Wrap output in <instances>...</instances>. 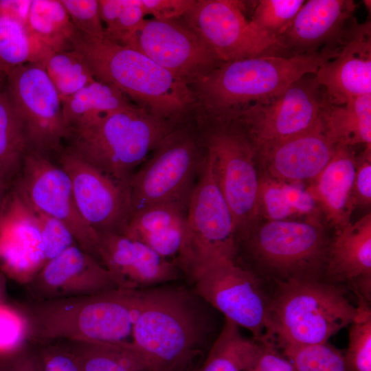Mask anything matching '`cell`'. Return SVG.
I'll return each instance as SVG.
<instances>
[{"label":"cell","instance_id":"cell-40","mask_svg":"<svg viewBox=\"0 0 371 371\" xmlns=\"http://www.w3.org/2000/svg\"><path fill=\"white\" fill-rule=\"evenodd\" d=\"M30 344L38 371H82L74 355L61 343Z\"/></svg>","mask_w":371,"mask_h":371},{"label":"cell","instance_id":"cell-50","mask_svg":"<svg viewBox=\"0 0 371 371\" xmlns=\"http://www.w3.org/2000/svg\"><path fill=\"white\" fill-rule=\"evenodd\" d=\"M9 187L4 181L0 179V206Z\"/></svg>","mask_w":371,"mask_h":371},{"label":"cell","instance_id":"cell-8","mask_svg":"<svg viewBox=\"0 0 371 371\" xmlns=\"http://www.w3.org/2000/svg\"><path fill=\"white\" fill-rule=\"evenodd\" d=\"M236 254L233 216L205 154L203 166L189 201L183 244L175 265L192 284L214 264L235 260Z\"/></svg>","mask_w":371,"mask_h":371},{"label":"cell","instance_id":"cell-42","mask_svg":"<svg viewBox=\"0 0 371 371\" xmlns=\"http://www.w3.org/2000/svg\"><path fill=\"white\" fill-rule=\"evenodd\" d=\"M28 342L27 325L17 308L0 306V355L14 351Z\"/></svg>","mask_w":371,"mask_h":371},{"label":"cell","instance_id":"cell-28","mask_svg":"<svg viewBox=\"0 0 371 371\" xmlns=\"http://www.w3.org/2000/svg\"><path fill=\"white\" fill-rule=\"evenodd\" d=\"M58 342L74 355L82 371H154L149 361L132 342Z\"/></svg>","mask_w":371,"mask_h":371},{"label":"cell","instance_id":"cell-22","mask_svg":"<svg viewBox=\"0 0 371 371\" xmlns=\"http://www.w3.org/2000/svg\"><path fill=\"white\" fill-rule=\"evenodd\" d=\"M336 146L322 122L311 130L256 150L257 161L269 177L280 181H313L331 159Z\"/></svg>","mask_w":371,"mask_h":371},{"label":"cell","instance_id":"cell-31","mask_svg":"<svg viewBox=\"0 0 371 371\" xmlns=\"http://www.w3.org/2000/svg\"><path fill=\"white\" fill-rule=\"evenodd\" d=\"M27 24L36 40L50 52L72 49L78 31L60 0H31Z\"/></svg>","mask_w":371,"mask_h":371},{"label":"cell","instance_id":"cell-43","mask_svg":"<svg viewBox=\"0 0 371 371\" xmlns=\"http://www.w3.org/2000/svg\"><path fill=\"white\" fill-rule=\"evenodd\" d=\"M243 371H295L271 341L257 342Z\"/></svg>","mask_w":371,"mask_h":371},{"label":"cell","instance_id":"cell-11","mask_svg":"<svg viewBox=\"0 0 371 371\" xmlns=\"http://www.w3.org/2000/svg\"><path fill=\"white\" fill-rule=\"evenodd\" d=\"M241 236L252 257L276 275V282L321 278L330 241L315 219L269 220Z\"/></svg>","mask_w":371,"mask_h":371},{"label":"cell","instance_id":"cell-15","mask_svg":"<svg viewBox=\"0 0 371 371\" xmlns=\"http://www.w3.org/2000/svg\"><path fill=\"white\" fill-rule=\"evenodd\" d=\"M121 45L142 52L190 87L223 63L200 36L179 19H145Z\"/></svg>","mask_w":371,"mask_h":371},{"label":"cell","instance_id":"cell-32","mask_svg":"<svg viewBox=\"0 0 371 371\" xmlns=\"http://www.w3.org/2000/svg\"><path fill=\"white\" fill-rule=\"evenodd\" d=\"M297 183L260 177L259 213L263 212L269 220L278 221L314 212L313 196Z\"/></svg>","mask_w":371,"mask_h":371},{"label":"cell","instance_id":"cell-17","mask_svg":"<svg viewBox=\"0 0 371 371\" xmlns=\"http://www.w3.org/2000/svg\"><path fill=\"white\" fill-rule=\"evenodd\" d=\"M59 165L69 177L78 209L98 234L122 233L131 214L128 186L63 150Z\"/></svg>","mask_w":371,"mask_h":371},{"label":"cell","instance_id":"cell-48","mask_svg":"<svg viewBox=\"0 0 371 371\" xmlns=\"http://www.w3.org/2000/svg\"><path fill=\"white\" fill-rule=\"evenodd\" d=\"M98 5L100 19L105 30L117 19L122 9L124 0H98Z\"/></svg>","mask_w":371,"mask_h":371},{"label":"cell","instance_id":"cell-6","mask_svg":"<svg viewBox=\"0 0 371 371\" xmlns=\"http://www.w3.org/2000/svg\"><path fill=\"white\" fill-rule=\"evenodd\" d=\"M276 282L268 306V336L276 344L328 341L358 314L336 284L321 278Z\"/></svg>","mask_w":371,"mask_h":371},{"label":"cell","instance_id":"cell-37","mask_svg":"<svg viewBox=\"0 0 371 371\" xmlns=\"http://www.w3.org/2000/svg\"><path fill=\"white\" fill-rule=\"evenodd\" d=\"M358 298V314L350 324L348 345L344 360L348 371H371V308Z\"/></svg>","mask_w":371,"mask_h":371},{"label":"cell","instance_id":"cell-38","mask_svg":"<svg viewBox=\"0 0 371 371\" xmlns=\"http://www.w3.org/2000/svg\"><path fill=\"white\" fill-rule=\"evenodd\" d=\"M304 2V0H260L251 21L262 31L280 38L289 28Z\"/></svg>","mask_w":371,"mask_h":371},{"label":"cell","instance_id":"cell-33","mask_svg":"<svg viewBox=\"0 0 371 371\" xmlns=\"http://www.w3.org/2000/svg\"><path fill=\"white\" fill-rule=\"evenodd\" d=\"M28 151L21 120L5 92L0 91V179L10 186Z\"/></svg>","mask_w":371,"mask_h":371},{"label":"cell","instance_id":"cell-26","mask_svg":"<svg viewBox=\"0 0 371 371\" xmlns=\"http://www.w3.org/2000/svg\"><path fill=\"white\" fill-rule=\"evenodd\" d=\"M356 163L352 147L337 146L331 159L309 189L328 222L337 229L350 222L355 207L352 188Z\"/></svg>","mask_w":371,"mask_h":371},{"label":"cell","instance_id":"cell-13","mask_svg":"<svg viewBox=\"0 0 371 371\" xmlns=\"http://www.w3.org/2000/svg\"><path fill=\"white\" fill-rule=\"evenodd\" d=\"M182 17L223 63L260 56L291 57L280 38L246 18L240 1L197 0Z\"/></svg>","mask_w":371,"mask_h":371},{"label":"cell","instance_id":"cell-25","mask_svg":"<svg viewBox=\"0 0 371 371\" xmlns=\"http://www.w3.org/2000/svg\"><path fill=\"white\" fill-rule=\"evenodd\" d=\"M188 206L166 203L139 209L131 214L122 234L175 265L183 244Z\"/></svg>","mask_w":371,"mask_h":371},{"label":"cell","instance_id":"cell-27","mask_svg":"<svg viewBox=\"0 0 371 371\" xmlns=\"http://www.w3.org/2000/svg\"><path fill=\"white\" fill-rule=\"evenodd\" d=\"M30 1H0V64L9 69L30 63L43 64L52 52L30 31Z\"/></svg>","mask_w":371,"mask_h":371},{"label":"cell","instance_id":"cell-35","mask_svg":"<svg viewBox=\"0 0 371 371\" xmlns=\"http://www.w3.org/2000/svg\"><path fill=\"white\" fill-rule=\"evenodd\" d=\"M43 65L62 102L95 80L85 60L73 49L50 52Z\"/></svg>","mask_w":371,"mask_h":371},{"label":"cell","instance_id":"cell-45","mask_svg":"<svg viewBox=\"0 0 371 371\" xmlns=\"http://www.w3.org/2000/svg\"><path fill=\"white\" fill-rule=\"evenodd\" d=\"M352 196L355 205L368 206L371 203V148H366L357 157Z\"/></svg>","mask_w":371,"mask_h":371},{"label":"cell","instance_id":"cell-21","mask_svg":"<svg viewBox=\"0 0 371 371\" xmlns=\"http://www.w3.org/2000/svg\"><path fill=\"white\" fill-rule=\"evenodd\" d=\"M100 263L120 288L145 289L177 280V266L144 243L122 233L99 234Z\"/></svg>","mask_w":371,"mask_h":371},{"label":"cell","instance_id":"cell-14","mask_svg":"<svg viewBox=\"0 0 371 371\" xmlns=\"http://www.w3.org/2000/svg\"><path fill=\"white\" fill-rule=\"evenodd\" d=\"M192 284V290L199 297L226 319L249 330L254 341L270 340L269 296L253 271L240 267L234 260H225L206 269Z\"/></svg>","mask_w":371,"mask_h":371},{"label":"cell","instance_id":"cell-3","mask_svg":"<svg viewBox=\"0 0 371 371\" xmlns=\"http://www.w3.org/2000/svg\"><path fill=\"white\" fill-rule=\"evenodd\" d=\"M72 49L82 57L96 80L115 87L160 118L179 122L196 102L190 86L130 47L78 32Z\"/></svg>","mask_w":371,"mask_h":371},{"label":"cell","instance_id":"cell-47","mask_svg":"<svg viewBox=\"0 0 371 371\" xmlns=\"http://www.w3.org/2000/svg\"><path fill=\"white\" fill-rule=\"evenodd\" d=\"M0 371H38L31 344L27 342L14 351L0 355Z\"/></svg>","mask_w":371,"mask_h":371},{"label":"cell","instance_id":"cell-24","mask_svg":"<svg viewBox=\"0 0 371 371\" xmlns=\"http://www.w3.org/2000/svg\"><path fill=\"white\" fill-rule=\"evenodd\" d=\"M326 281L348 283L357 297L371 299V214L337 229L325 262Z\"/></svg>","mask_w":371,"mask_h":371},{"label":"cell","instance_id":"cell-51","mask_svg":"<svg viewBox=\"0 0 371 371\" xmlns=\"http://www.w3.org/2000/svg\"><path fill=\"white\" fill-rule=\"evenodd\" d=\"M190 371H194V369H193V370H190Z\"/></svg>","mask_w":371,"mask_h":371},{"label":"cell","instance_id":"cell-46","mask_svg":"<svg viewBox=\"0 0 371 371\" xmlns=\"http://www.w3.org/2000/svg\"><path fill=\"white\" fill-rule=\"evenodd\" d=\"M196 0H139L146 15L161 20L182 17L194 4Z\"/></svg>","mask_w":371,"mask_h":371},{"label":"cell","instance_id":"cell-5","mask_svg":"<svg viewBox=\"0 0 371 371\" xmlns=\"http://www.w3.org/2000/svg\"><path fill=\"white\" fill-rule=\"evenodd\" d=\"M177 122L133 103L72 130L65 150L128 186L136 168Z\"/></svg>","mask_w":371,"mask_h":371},{"label":"cell","instance_id":"cell-9","mask_svg":"<svg viewBox=\"0 0 371 371\" xmlns=\"http://www.w3.org/2000/svg\"><path fill=\"white\" fill-rule=\"evenodd\" d=\"M153 151L128 181L131 214L159 203L188 204L205 160L201 139L186 128L175 127Z\"/></svg>","mask_w":371,"mask_h":371},{"label":"cell","instance_id":"cell-2","mask_svg":"<svg viewBox=\"0 0 371 371\" xmlns=\"http://www.w3.org/2000/svg\"><path fill=\"white\" fill-rule=\"evenodd\" d=\"M207 305L185 286L142 290L132 343L154 371H181L199 353L210 331Z\"/></svg>","mask_w":371,"mask_h":371},{"label":"cell","instance_id":"cell-23","mask_svg":"<svg viewBox=\"0 0 371 371\" xmlns=\"http://www.w3.org/2000/svg\"><path fill=\"white\" fill-rule=\"evenodd\" d=\"M357 7L352 0L305 1L280 36L286 53L290 56L314 54L339 45Z\"/></svg>","mask_w":371,"mask_h":371},{"label":"cell","instance_id":"cell-36","mask_svg":"<svg viewBox=\"0 0 371 371\" xmlns=\"http://www.w3.org/2000/svg\"><path fill=\"white\" fill-rule=\"evenodd\" d=\"M276 345L295 371H348L344 353L328 341Z\"/></svg>","mask_w":371,"mask_h":371},{"label":"cell","instance_id":"cell-41","mask_svg":"<svg viewBox=\"0 0 371 371\" xmlns=\"http://www.w3.org/2000/svg\"><path fill=\"white\" fill-rule=\"evenodd\" d=\"M35 212L47 262L77 245L73 234L62 222L46 214L36 210Z\"/></svg>","mask_w":371,"mask_h":371},{"label":"cell","instance_id":"cell-34","mask_svg":"<svg viewBox=\"0 0 371 371\" xmlns=\"http://www.w3.org/2000/svg\"><path fill=\"white\" fill-rule=\"evenodd\" d=\"M256 346L254 339L245 338L239 326L225 318L205 359L194 371H243Z\"/></svg>","mask_w":371,"mask_h":371},{"label":"cell","instance_id":"cell-18","mask_svg":"<svg viewBox=\"0 0 371 371\" xmlns=\"http://www.w3.org/2000/svg\"><path fill=\"white\" fill-rule=\"evenodd\" d=\"M46 262L36 213L12 184L0 206V271L25 285Z\"/></svg>","mask_w":371,"mask_h":371},{"label":"cell","instance_id":"cell-16","mask_svg":"<svg viewBox=\"0 0 371 371\" xmlns=\"http://www.w3.org/2000/svg\"><path fill=\"white\" fill-rule=\"evenodd\" d=\"M12 184L34 210L65 225L78 246L100 262V235L80 213L69 177L60 165L53 163L48 157L27 151L19 175Z\"/></svg>","mask_w":371,"mask_h":371},{"label":"cell","instance_id":"cell-29","mask_svg":"<svg viewBox=\"0 0 371 371\" xmlns=\"http://www.w3.org/2000/svg\"><path fill=\"white\" fill-rule=\"evenodd\" d=\"M322 122L328 137L335 146L363 145L371 148V94L342 105L326 104Z\"/></svg>","mask_w":371,"mask_h":371},{"label":"cell","instance_id":"cell-19","mask_svg":"<svg viewBox=\"0 0 371 371\" xmlns=\"http://www.w3.org/2000/svg\"><path fill=\"white\" fill-rule=\"evenodd\" d=\"M25 286L34 300L89 295L120 288L111 273L77 245L47 262Z\"/></svg>","mask_w":371,"mask_h":371},{"label":"cell","instance_id":"cell-44","mask_svg":"<svg viewBox=\"0 0 371 371\" xmlns=\"http://www.w3.org/2000/svg\"><path fill=\"white\" fill-rule=\"evenodd\" d=\"M139 0H124L122 9L111 26L105 29V37L122 44L131 36L145 19Z\"/></svg>","mask_w":371,"mask_h":371},{"label":"cell","instance_id":"cell-1","mask_svg":"<svg viewBox=\"0 0 371 371\" xmlns=\"http://www.w3.org/2000/svg\"><path fill=\"white\" fill-rule=\"evenodd\" d=\"M142 290L116 288L100 293L30 300L16 307L27 325L28 342H132Z\"/></svg>","mask_w":371,"mask_h":371},{"label":"cell","instance_id":"cell-12","mask_svg":"<svg viewBox=\"0 0 371 371\" xmlns=\"http://www.w3.org/2000/svg\"><path fill=\"white\" fill-rule=\"evenodd\" d=\"M5 78V93L23 125L28 151L46 157L62 153L70 131L61 99L43 65L30 63L9 69Z\"/></svg>","mask_w":371,"mask_h":371},{"label":"cell","instance_id":"cell-39","mask_svg":"<svg viewBox=\"0 0 371 371\" xmlns=\"http://www.w3.org/2000/svg\"><path fill=\"white\" fill-rule=\"evenodd\" d=\"M76 30L81 34L102 38L105 30L99 13L98 0H60Z\"/></svg>","mask_w":371,"mask_h":371},{"label":"cell","instance_id":"cell-49","mask_svg":"<svg viewBox=\"0 0 371 371\" xmlns=\"http://www.w3.org/2000/svg\"><path fill=\"white\" fill-rule=\"evenodd\" d=\"M5 276L0 271V306L4 304Z\"/></svg>","mask_w":371,"mask_h":371},{"label":"cell","instance_id":"cell-20","mask_svg":"<svg viewBox=\"0 0 371 371\" xmlns=\"http://www.w3.org/2000/svg\"><path fill=\"white\" fill-rule=\"evenodd\" d=\"M329 103L342 105L371 94L370 21L348 24L337 55L324 63L315 74Z\"/></svg>","mask_w":371,"mask_h":371},{"label":"cell","instance_id":"cell-7","mask_svg":"<svg viewBox=\"0 0 371 371\" xmlns=\"http://www.w3.org/2000/svg\"><path fill=\"white\" fill-rule=\"evenodd\" d=\"M201 141L214 180L232 212L236 236L259 214L260 176L256 150L243 129L229 120H206ZM202 121V122H203Z\"/></svg>","mask_w":371,"mask_h":371},{"label":"cell","instance_id":"cell-4","mask_svg":"<svg viewBox=\"0 0 371 371\" xmlns=\"http://www.w3.org/2000/svg\"><path fill=\"white\" fill-rule=\"evenodd\" d=\"M340 45L291 57L260 56L222 63L194 84L203 120H224L232 112L282 92L307 74H315Z\"/></svg>","mask_w":371,"mask_h":371},{"label":"cell","instance_id":"cell-10","mask_svg":"<svg viewBox=\"0 0 371 371\" xmlns=\"http://www.w3.org/2000/svg\"><path fill=\"white\" fill-rule=\"evenodd\" d=\"M328 102L315 74H307L278 95L236 110L224 120L238 125L257 149L317 126Z\"/></svg>","mask_w":371,"mask_h":371},{"label":"cell","instance_id":"cell-30","mask_svg":"<svg viewBox=\"0 0 371 371\" xmlns=\"http://www.w3.org/2000/svg\"><path fill=\"white\" fill-rule=\"evenodd\" d=\"M132 104L115 87L95 80L63 100L62 107L71 133L100 116Z\"/></svg>","mask_w":371,"mask_h":371}]
</instances>
